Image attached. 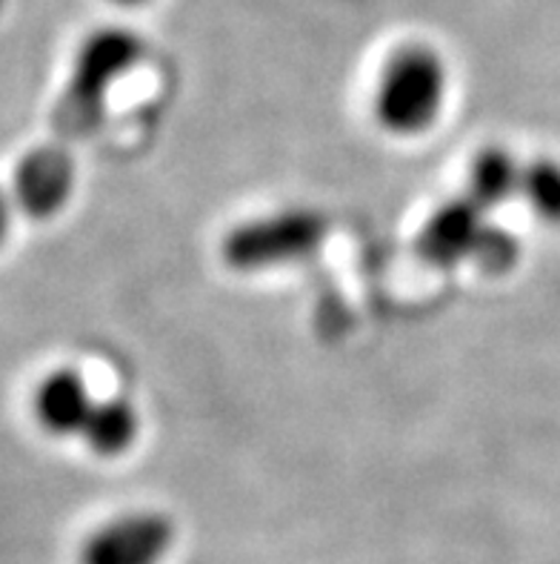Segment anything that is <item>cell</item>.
<instances>
[{
    "instance_id": "obj_1",
    "label": "cell",
    "mask_w": 560,
    "mask_h": 564,
    "mask_svg": "<svg viewBox=\"0 0 560 564\" xmlns=\"http://www.w3.org/2000/svg\"><path fill=\"white\" fill-rule=\"evenodd\" d=\"M449 89L447 64L429 46H406L386 61L375 89V118L389 135L415 138L432 129Z\"/></svg>"
},
{
    "instance_id": "obj_2",
    "label": "cell",
    "mask_w": 560,
    "mask_h": 564,
    "mask_svg": "<svg viewBox=\"0 0 560 564\" xmlns=\"http://www.w3.org/2000/svg\"><path fill=\"white\" fill-rule=\"evenodd\" d=\"M327 241V218L318 209L292 207L232 227L220 256L238 272H263L315 256Z\"/></svg>"
},
{
    "instance_id": "obj_3",
    "label": "cell",
    "mask_w": 560,
    "mask_h": 564,
    "mask_svg": "<svg viewBox=\"0 0 560 564\" xmlns=\"http://www.w3.org/2000/svg\"><path fill=\"white\" fill-rule=\"evenodd\" d=\"M141 55V43L129 32H100L75 57L72 80L55 109V129L64 138H86L100 121L107 95Z\"/></svg>"
},
{
    "instance_id": "obj_4",
    "label": "cell",
    "mask_w": 560,
    "mask_h": 564,
    "mask_svg": "<svg viewBox=\"0 0 560 564\" xmlns=\"http://www.w3.org/2000/svg\"><path fill=\"white\" fill-rule=\"evenodd\" d=\"M175 522L161 510L114 516L84 539L78 564H161L175 544Z\"/></svg>"
},
{
    "instance_id": "obj_5",
    "label": "cell",
    "mask_w": 560,
    "mask_h": 564,
    "mask_svg": "<svg viewBox=\"0 0 560 564\" xmlns=\"http://www.w3.org/2000/svg\"><path fill=\"white\" fill-rule=\"evenodd\" d=\"M72 193H75V161L61 147H37L14 170V207L35 221L55 218L69 204Z\"/></svg>"
},
{
    "instance_id": "obj_6",
    "label": "cell",
    "mask_w": 560,
    "mask_h": 564,
    "mask_svg": "<svg viewBox=\"0 0 560 564\" xmlns=\"http://www.w3.org/2000/svg\"><path fill=\"white\" fill-rule=\"evenodd\" d=\"M490 229L486 213L475 200L463 198L440 204L418 232V256L432 267H458L472 261Z\"/></svg>"
},
{
    "instance_id": "obj_7",
    "label": "cell",
    "mask_w": 560,
    "mask_h": 564,
    "mask_svg": "<svg viewBox=\"0 0 560 564\" xmlns=\"http://www.w3.org/2000/svg\"><path fill=\"white\" fill-rule=\"evenodd\" d=\"M95 399L86 379L72 367L46 372L32 395L35 419L50 436H80L86 419L92 413Z\"/></svg>"
},
{
    "instance_id": "obj_8",
    "label": "cell",
    "mask_w": 560,
    "mask_h": 564,
    "mask_svg": "<svg viewBox=\"0 0 560 564\" xmlns=\"http://www.w3.org/2000/svg\"><path fill=\"white\" fill-rule=\"evenodd\" d=\"M520 175H524V164L509 150L486 147L469 166L466 198L475 200L483 213L504 207L512 198H518Z\"/></svg>"
},
{
    "instance_id": "obj_9",
    "label": "cell",
    "mask_w": 560,
    "mask_h": 564,
    "mask_svg": "<svg viewBox=\"0 0 560 564\" xmlns=\"http://www.w3.org/2000/svg\"><path fill=\"white\" fill-rule=\"evenodd\" d=\"M141 436V415L135 404L127 399L95 401L92 413L86 419L80 438L95 456L118 458Z\"/></svg>"
},
{
    "instance_id": "obj_10",
    "label": "cell",
    "mask_w": 560,
    "mask_h": 564,
    "mask_svg": "<svg viewBox=\"0 0 560 564\" xmlns=\"http://www.w3.org/2000/svg\"><path fill=\"white\" fill-rule=\"evenodd\" d=\"M518 198L526 200L529 213L540 221L560 227V161L558 158H535L524 164Z\"/></svg>"
},
{
    "instance_id": "obj_11",
    "label": "cell",
    "mask_w": 560,
    "mask_h": 564,
    "mask_svg": "<svg viewBox=\"0 0 560 564\" xmlns=\"http://www.w3.org/2000/svg\"><path fill=\"white\" fill-rule=\"evenodd\" d=\"M518 256H520L518 238L512 236V232H506V229L490 224V229H486V236H483L481 247H477L475 258H472V264H477L481 270L497 275V272L512 270V264L518 261Z\"/></svg>"
},
{
    "instance_id": "obj_12",
    "label": "cell",
    "mask_w": 560,
    "mask_h": 564,
    "mask_svg": "<svg viewBox=\"0 0 560 564\" xmlns=\"http://www.w3.org/2000/svg\"><path fill=\"white\" fill-rule=\"evenodd\" d=\"M12 207H14L12 195L0 186V247H3L9 238V227H12Z\"/></svg>"
}]
</instances>
